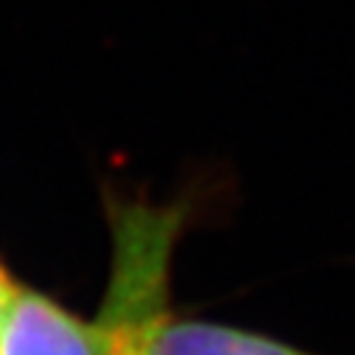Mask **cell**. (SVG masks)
Wrapping results in <instances>:
<instances>
[{"label":"cell","mask_w":355,"mask_h":355,"mask_svg":"<svg viewBox=\"0 0 355 355\" xmlns=\"http://www.w3.org/2000/svg\"><path fill=\"white\" fill-rule=\"evenodd\" d=\"M112 269L98 311L101 355H154L157 336L171 319V254L185 227V207L112 202Z\"/></svg>","instance_id":"cell-1"},{"label":"cell","mask_w":355,"mask_h":355,"mask_svg":"<svg viewBox=\"0 0 355 355\" xmlns=\"http://www.w3.org/2000/svg\"><path fill=\"white\" fill-rule=\"evenodd\" d=\"M0 355H101V336L96 322L17 286L0 324Z\"/></svg>","instance_id":"cell-2"},{"label":"cell","mask_w":355,"mask_h":355,"mask_svg":"<svg viewBox=\"0 0 355 355\" xmlns=\"http://www.w3.org/2000/svg\"><path fill=\"white\" fill-rule=\"evenodd\" d=\"M154 355H316V352H308L275 336L232 324L168 319L157 336Z\"/></svg>","instance_id":"cell-3"},{"label":"cell","mask_w":355,"mask_h":355,"mask_svg":"<svg viewBox=\"0 0 355 355\" xmlns=\"http://www.w3.org/2000/svg\"><path fill=\"white\" fill-rule=\"evenodd\" d=\"M15 288H17V283L6 275L3 266H0V324H3V316H6V308H9L12 297H15Z\"/></svg>","instance_id":"cell-4"}]
</instances>
